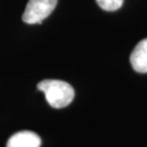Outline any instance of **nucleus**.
Listing matches in <instances>:
<instances>
[{
    "label": "nucleus",
    "instance_id": "obj_2",
    "mask_svg": "<svg viewBox=\"0 0 147 147\" xmlns=\"http://www.w3.org/2000/svg\"><path fill=\"white\" fill-rule=\"evenodd\" d=\"M57 0H29L22 16L27 24H41L55 10Z\"/></svg>",
    "mask_w": 147,
    "mask_h": 147
},
{
    "label": "nucleus",
    "instance_id": "obj_5",
    "mask_svg": "<svg viewBox=\"0 0 147 147\" xmlns=\"http://www.w3.org/2000/svg\"><path fill=\"white\" fill-rule=\"evenodd\" d=\"M96 1L102 10L114 11L121 7L124 0H96Z\"/></svg>",
    "mask_w": 147,
    "mask_h": 147
},
{
    "label": "nucleus",
    "instance_id": "obj_1",
    "mask_svg": "<svg viewBox=\"0 0 147 147\" xmlns=\"http://www.w3.org/2000/svg\"><path fill=\"white\" fill-rule=\"evenodd\" d=\"M50 106L55 109L64 108L71 103L75 98L74 88L65 81L58 79H44L37 84Z\"/></svg>",
    "mask_w": 147,
    "mask_h": 147
},
{
    "label": "nucleus",
    "instance_id": "obj_4",
    "mask_svg": "<svg viewBox=\"0 0 147 147\" xmlns=\"http://www.w3.org/2000/svg\"><path fill=\"white\" fill-rule=\"evenodd\" d=\"M40 138L32 131H20L13 135L7 142V147H39Z\"/></svg>",
    "mask_w": 147,
    "mask_h": 147
},
{
    "label": "nucleus",
    "instance_id": "obj_3",
    "mask_svg": "<svg viewBox=\"0 0 147 147\" xmlns=\"http://www.w3.org/2000/svg\"><path fill=\"white\" fill-rule=\"evenodd\" d=\"M130 63L138 73H147V38L140 41L130 55Z\"/></svg>",
    "mask_w": 147,
    "mask_h": 147
}]
</instances>
